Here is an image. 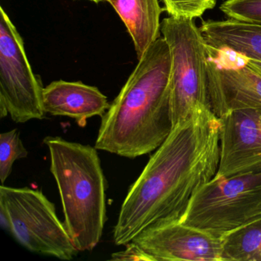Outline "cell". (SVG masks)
I'll use <instances>...</instances> for the list:
<instances>
[{
  "label": "cell",
  "instance_id": "1",
  "mask_svg": "<svg viewBox=\"0 0 261 261\" xmlns=\"http://www.w3.org/2000/svg\"><path fill=\"white\" fill-rule=\"evenodd\" d=\"M220 120L197 108L174 126L130 186L114 229L116 245H126L150 226L177 222L194 195L218 172Z\"/></svg>",
  "mask_w": 261,
  "mask_h": 261
},
{
  "label": "cell",
  "instance_id": "2",
  "mask_svg": "<svg viewBox=\"0 0 261 261\" xmlns=\"http://www.w3.org/2000/svg\"><path fill=\"white\" fill-rule=\"evenodd\" d=\"M171 54L160 37L101 117L95 148L135 159L156 150L173 129L169 82Z\"/></svg>",
  "mask_w": 261,
  "mask_h": 261
},
{
  "label": "cell",
  "instance_id": "3",
  "mask_svg": "<svg viewBox=\"0 0 261 261\" xmlns=\"http://www.w3.org/2000/svg\"><path fill=\"white\" fill-rule=\"evenodd\" d=\"M50 171L57 183L65 227L79 251L94 250L107 221V181L95 146L46 137Z\"/></svg>",
  "mask_w": 261,
  "mask_h": 261
},
{
  "label": "cell",
  "instance_id": "4",
  "mask_svg": "<svg viewBox=\"0 0 261 261\" xmlns=\"http://www.w3.org/2000/svg\"><path fill=\"white\" fill-rule=\"evenodd\" d=\"M161 32L170 50L169 96L174 127L198 107L211 108L207 45L193 19L169 16L162 22Z\"/></svg>",
  "mask_w": 261,
  "mask_h": 261
},
{
  "label": "cell",
  "instance_id": "5",
  "mask_svg": "<svg viewBox=\"0 0 261 261\" xmlns=\"http://www.w3.org/2000/svg\"><path fill=\"white\" fill-rule=\"evenodd\" d=\"M261 218V171L215 178L196 192L179 221L217 238Z\"/></svg>",
  "mask_w": 261,
  "mask_h": 261
},
{
  "label": "cell",
  "instance_id": "6",
  "mask_svg": "<svg viewBox=\"0 0 261 261\" xmlns=\"http://www.w3.org/2000/svg\"><path fill=\"white\" fill-rule=\"evenodd\" d=\"M0 206L8 214L10 233L30 251L62 260L79 253L55 204L41 191L1 185Z\"/></svg>",
  "mask_w": 261,
  "mask_h": 261
},
{
  "label": "cell",
  "instance_id": "7",
  "mask_svg": "<svg viewBox=\"0 0 261 261\" xmlns=\"http://www.w3.org/2000/svg\"><path fill=\"white\" fill-rule=\"evenodd\" d=\"M40 77L32 69L23 40L11 19L0 8V116L10 114L16 123L42 120Z\"/></svg>",
  "mask_w": 261,
  "mask_h": 261
},
{
  "label": "cell",
  "instance_id": "8",
  "mask_svg": "<svg viewBox=\"0 0 261 261\" xmlns=\"http://www.w3.org/2000/svg\"><path fill=\"white\" fill-rule=\"evenodd\" d=\"M218 118L220 161L215 177L261 171V110H234Z\"/></svg>",
  "mask_w": 261,
  "mask_h": 261
},
{
  "label": "cell",
  "instance_id": "9",
  "mask_svg": "<svg viewBox=\"0 0 261 261\" xmlns=\"http://www.w3.org/2000/svg\"><path fill=\"white\" fill-rule=\"evenodd\" d=\"M132 242L150 261H221V238L181 221L150 226Z\"/></svg>",
  "mask_w": 261,
  "mask_h": 261
},
{
  "label": "cell",
  "instance_id": "10",
  "mask_svg": "<svg viewBox=\"0 0 261 261\" xmlns=\"http://www.w3.org/2000/svg\"><path fill=\"white\" fill-rule=\"evenodd\" d=\"M211 108L218 117L234 110H261V74L250 67L224 68L207 58Z\"/></svg>",
  "mask_w": 261,
  "mask_h": 261
},
{
  "label": "cell",
  "instance_id": "11",
  "mask_svg": "<svg viewBox=\"0 0 261 261\" xmlns=\"http://www.w3.org/2000/svg\"><path fill=\"white\" fill-rule=\"evenodd\" d=\"M110 106L108 97L98 88L81 82L56 81L44 88L42 93L45 114L71 117L82 127L88 119L103 117Z\"/></svg>",
  "mask_w": 261,
  "mask_h": 261
},
{
  "label": "cell",
  "instance_id": "12",
  "mask_svg": "<svg viewBox=\"0 0 261 261\" xmlns=\"http://www.w3.org/2000/svg\"><path fill=\"white\" fill-rule=\"evenodd\" d=\"M204 41L215 48H228L250 60L261 62V24L236 19L202 21Z\"/></svg>",
  "mask_w": 261,
  "mask_h": 261
},
{
  "label": "cell",
  "instance_id": "13",
  "mask_svg": "<svg viewBox=\"0 0 261 261\" xmlns=\"http://www.w3.org/2000/svg\"><path fill=\"white\" fill-rule=\"evenodd\" d=\"M127 29L140 59L160 37V16L165 9L159 0H107Z\"/></svg>",
  "mask_w": 261,
  "mask_h": 261
},
{
  "label": "cell",
  "instance_id": "14",
  "mask_svg": "<svg viewBox=\"0 0 261 261\" xmlns=\"http://www.w3.org/2000/svg\"><path fill=\"white\" fill-rule=\"evenodd\" d=\"M221 261H261V218L224 234Z\"/></svg>",
  "mask_w": 261,
  "mask_h": 261
},
{
  "label": "cell",
  "instance_id": "15",
  "mask_svg": "<svg viewBox=\"0 0 261 261\" xmlns=\"http://www.w3.org/2000/svg\"><path fill=\"white\" fill-rule=\"evenodd\" d=\"M28 151L20 138L17 129L4 132L0 135V180L4 185L13 171L16 160L27 158Z\"/></svg>",
  "mask_w": 261,
  "mask_h": 261
},
{
  "label": "cell",
  "instance_id": "16",
  "mask_svg": "<svg viewBox=\"0 0 261 261\" xmlns=\"http://www.w3.org/2000/svg\"><path fill=\"white\" fill-rule=\"evenodd\" d=\"M220 10L229 19L261 24V0H227Z\"/></svg>",
  "mask_w": 261,
  "mask_h": 261
},
{
  "label": "cell",
  "instance_id": "17",
  "mask_svg": "<svg viewBox=\"0 0 261 261\" xmlns=\"http://www.w3.org/2000/svg\"><path fill=\"white\" fill-rule=\"evenodd\" d=\"M169 16L194 19L212 10L216 0H163Z\"/></svg>",
  "mask_w": 261,
  "mask_h": 261
},
{
  "label": "cell",
  "instance_id": "18",
  "mask_svg": "<svg viewBox=\"0 0 261 261\" xmlns=\"http://www.w3.org/2000/svg\"><path fill=\"white\" fill-rule=\"evenodd\" d=\"M126 250L113 253L111 259L114 260H144L150 261L149 256L135 243L126 244Z\"/></svg>",
  "mask_w": 261,
  "mask_h": 261
},
{
  "label": "cell",
  "instance_id": "19",
  "mask_svg": "<svg viewBox=\"0 0 261 261\" xmlns=\"http://www.w3.org/2000/svg\"><path fill=\"white\" fill-rule=\"evenodd\" d=\"M0 224L4 230L9 232L11 231V224L8 214L2 206H0Z\"/></svg>",
  "mask_w": 261,
  "mask_h": 261
},
{
  "label": "cell",
  "instance_id": "20",
  "mask_svg": "<svg viewBox=\"0 0 261 261\" xmlns=\"http://www.w3.org/2000/svg\"><path fill=\"white\" fill-rule=\"evenodd\" d=\"M247 65L261 74L260 62H256V61L250 60V59H249L248 62H247Z\"/></svg>",
  "mask_w": 261,
  "mask_h": 261
},
{
  "label": "cell",
  "instance_id": "21",
  "mask_svg": "<svg viewBox=\"0 0 261 261\" xmlns=\"http://www.w3.org/2000/svg\"><path fill=\"white\" fill-rule=\"evenodd\" d=\"M88 1H91V2L95 3V4H99L100 2H106L107 0H88Z\"/></svg>",
  "mask_w": 261,
  "mask_h": 261
}]
</instances>
